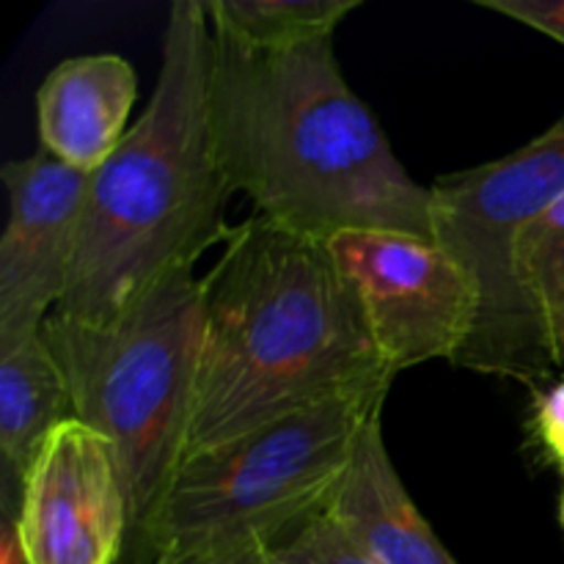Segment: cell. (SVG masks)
<instances>
[{
    "instance_id": "52a82bcc",
    "label": "cell",
    "mask_w": 564,
    "mask_h": 564,
    "mask_svg": "<svg viewBox=\"0 0 564 564\" xmlns=\"http://www.w3.org/2000/svg\"><path fill=\"white\" fill-rule=\"evenodd\" d=\"M328 248L391 372L438 358L457 361L477 323V292L438 240L397 229H350L328 240Z\"/></svg>"
},
{
    "instance_id": "ffe728a7",
    "label": "cell",
    "mask_w": 564,
    "mask_h": 564,
    "mask_svg": "<svg viewBox=\"0 0 564 564\" xmlns=\"http://www.w3.org/2000/svg\"><path fill=\"white\" fill-rule=\"evenodd\" d=\"M560 523L564 529V488H562V499H560Z\"/></svg>"
},
{
    "instance_id": "30bf717a",
    "label": "cell",
    "mask_w": 564,
    "mask_h": 564,
    "mask_svg": "<svg viewBox=\"0 0 564 564\" xmlns=\"http://www.w3.org/2000/svg\"><path fill=\"white\" fill-rule=\"evenodd\" d=\"M138 97V75L116 53L66 58L36 94L39 141L50 158L94 174L119 149Z\"/></svg>"
},
{
    "instance_id": "5bb4252c",
    "label": "cell",
    "mask_w": 564,
    "mask_h": 564,
    "mask_svg": "<svg viewBox=\"0 0 564 564\" xmlns=\"http://www.w3.org/2000/svg\"><path fill=\"white\" fill-rule=\"evenodd\" d=\"M516 268L556 372H564V196L521 231Z\"/></svg>"
},
{
    "instance_id": "6da1fadb",
    "label": "cell",
    "mask_w": 564,
    "mask_h": 564,
    "mask_svg": "<svg viewBox=\"0 0 564 564\" xmlns=\"http://www.w3.org/2000/svg\"><path fill=\"white\" fill-rule=\"evenodd\" d=\"M209 110L231 191L312 240L350 229L433 237V193L345 80L334 39L251 50L213 31Z\"/></svg>"
},
{
    "instance_id": "4fadbf2b",
    "label": "cell",
    "mask_w": 564,
    "mask_h": 564,
    "mask_svg": "<svg viewBox=\"0 0 564 564\" xmlns=\"http://www.w3.org/2000/svg\"><path fill=\"white\" fill-rule=\"evenodd\" d=\"M358 0H207L218 36L251 50H292L334 39Z\"/></svg>"
},
{
    "instance_id": "277c9868",
    "label": "cell",
    "mask_w": 564,
    "mask_h": 564,
    "mask_svg": "<svg viewBox=\"0 0 564 564\" xmlns=\"http://www.w3.org/2000/svg\"><path fill=\"white\" fill-rule=\"evenodd\" d=\"M204 328V275L176 268L102 319L53 312V350L77 422L113 444L138 532L185 460Z\"/></svg>"
},
{
    "instance_id": "ac0fdd59",
    "label": "cell",
    "mask_w": 564,
    "mask_h": 564,
    "mask_svg": "<svg viewBox=\"0 0 564 564\" xmlns=\"http://www.w3.org/2000/svg\"><path fill=\"white\" fill-rule=\"evenodd\" d=\"M477 6L540 31L564 47V0H477Z\"/></svg>"
},
{
    "instance_id": "9c48e42d",
    "label": "cell",
    "mask_w": 564,
    "mask_h": 564,
    "mask_svg": "<svg viewBox=\"0 0 564 564\" xmlns=\"http://www.w3.org/2000/svg\"><path fill=\"white\" fill-rule=\"evenodd\" d=\"M9 220L0 237V345L36 334L69 286L91 174L44 149L0 171Z\"/></svg>"
},
{
    "instance_id": "8fae6325",
    "label": "cell",
    "mask_w": 564,
    "mask_h": 564,
    "mask_svg": "<svg viewBox=\"0 0 564 564\" xmlns=\"http://www.w3.org/2000/svg\"><path fill=\"white\" fill-rule=\"evenodd\" d=\"M380 416L364 430L323 516L378 564H457L397 474Z\"/></svg>"
},
{
    "instance_id": "7a4b0ae2",
    "label": "cell",
    "mask_w": 564,
    "mask_h": 564,
    "mask_svg": "<svg viewBox=\"0 0 564 564\" xmlns=\"http://www.w3.org/2000/svg\"><path fill=\"white\" fill-rule=\"evenodd\" d=\"M328 242L253 213L204 275L185 460L361 386L394 380Z\"/></svg>"
},
{
    "instance_id": "9a60e30c",
    "label": "cell",
    "mask_w": 564,
    "mask_h": 564,
    "mask_svg": "<svg viewBox=\"0 0 564 564\" xmlns=\"http://www.w3.org/2000/svg\"><path fill=\"white\" fill-rule=\"evenodd\" d=\"M279 556L284 564H378L352 545L325 516L312 518L292 532V538L279 545Z\"/></svg>"
},
{
    "instance_id": "5b68a950",
    "label": "cell",
    "mask_w": 564,
    "mask_h": 564,
    "mask_svg": "<svg viewBox=\"0 0 564 564\" xmlns=\"http://www.w3.org/2000/svg\"><path fill=\"white\" fill-rule=\"evenodd\" d=\"M391 383L361 386L191 455L138 534L154 556L240 540L275 545L286 529L323 516Z\"/></svg>"
},
{
    "instance_id": "ba28073f",
    "label": "cell",
    "mask_w": 564,
    "mask_h": 564,
    "mask_svg": "<svg viewBox=\"0 0 564 564\" xmlns=\"http://www.w3.org/2000/svg\"><path fill=\"white\" fill-rule=\"evenodd\" d=\"M28 564H116L132 529L130 496L113 444L88 424H61L17 494Z\"/></svg>"
},
{
    "instance_id": "e0dca14e",
    "label": "cell",
    "mask_w": 564,
    "mask_h": 564,
    "mask_svg": "<svg viewBox=\"0 0 564 564\" xmlns=\"http://www.w3.org/2000/svg\"><path fill=\"white\" fill-rule=\"evenodd\" d=\"M152 564H284L279 545L264 540H240V543L202 545V549L176 551L154 556Z\"/></svg>"
},
{
    "instance_id": "2e32d148",
    "label": "cell",
    "mask_w": 564,
    "mask_h": 564,
    "mask_svg": "<svg viewBox=\"0 0 564 564\" xmlns=\"http://www.w3.org/2000/svg\"><path fill=\"white\" fill-rule=\"evenodd\" d=\"M529 435L549 463L564 474V378L534 394Z\"/></svg>"
},
{
    "instance_id": "3957f363",
    "label": "cell",
    "mask_w": 564,
    "mask_h": 564,
    "mask_svg": "<svg viewBox=\"0 0 564 564\" xmlns=\"http://www.w3.org/2000/svg\"><path fill=\"white\" fill-rule=\"evenodd\" d=\"M207 0L169 9L160 75L141 119L91 174L75 268L58 312L102 319L229 237L235 196L209 110Z\"/></svg>"
},
{
    "instance_id": "d6986e66",
    "label": "cell",
    "mask_w": 564,
    "mask_h": 564,
    "mask_svg": "<svg viewBox=\"0 0 564 564\" xmlns=\"http://www.w3.org/2000/svg\"><path fill=\"white\" fill-rule=\"evenodd\" d=\"M3 540H0V564H28L25 549H22L17 516L11 507H3Z\"/></svg>"
},
{
    "instance_id": "7c38bea8",
    "label": "cell",
    "mask_w": 564,
    "mask_h": 564,
    "mask_svg": "<svg viewBox=\"0 0 564 564\" xmlns=\"http://www.w3.org/2000/svg\"><path fill=\"white\" fill-rule=\"evenodd\" d=\"M75 419L64 372L42 330L0 345V452L6 499L17 494L44 441Z\"/></svg>"
},
{
    "instance_id": "8992f818",
    "label": "cell",
    "mask_w": 564,
    "mask_h": 564,
    "mask_svg": "<svg viewBox=\"0 0 564 564\" xmlns=\"http://www.w3.org/2000/svg\"><path fill=\"white\" fill-rule=\"evenodd\" d=\"M433 193L435 240L477 292V323L455 367L538 383L556 372L516 268L521 231L564 196V113L494 163L444 176Z\"/></svg>"
}]
</instances>
